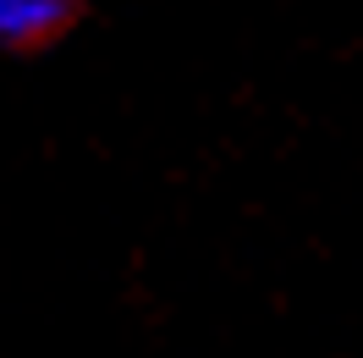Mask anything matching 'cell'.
<instances>
[{
    "instance_id": "obj_1",
    "label": "cell",
    "mask_w": 363,
    "mask_h": 358,
    "mask_svg": "<svg viewBox=\"0 0 363 358\" xmlns=\"http://www.w3.org/2000/svg\"><path fill=\"white\" fill-rule=\"evenodd\" d=\"M72 0H0V45H39L61 33Z\"/></svg>"
}]
</instances>
